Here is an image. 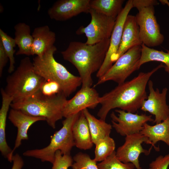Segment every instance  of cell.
I'll list each match as a JSON object with an SVG mask.
<instances>
[{"instance_id": "cell-35", "label": "cell", "mask_w": 169, "mask_h": 169, "mask_svg": "<svg viewBox=\"0 0 169 169\" xmlns=\"http://www.w3.org/2000/svg\"><path fill=\"white\" fill-rule=\"evenodd\" d=\"M12 162L13 165L11 169H21L24 165L22 158L17 153L13 155Z\"/></svg>"}, {"instance_id": "cell-21", "label": "cell", "mask_w": 169, "mask_h": 169, "mask_svg": "<svg viewBox=\"0 0 169 169\" xmlns=\"http://www.w3.org/2000/svg\"><path fill=\"white\" fill-rule=\"evenodd\" d=\"M140 132L147 137L152 143L150 149L153 147L156 151H159L160 148L155 145L160 141L164 142L169 147V118L154 125L145 123Z\"/></svg>"}, {"instance_id": "cell-19", "label": "cell", "mask_w": 169, "mask_h": 169, "mask_svg": "<svg viewBox=\"0 0 169 169\" xmlns=\"http://www.w3.org/2000/svg\"><path fill=\"white\" fill-rule=\"evenodd\" d=\"M2 103L0 110V151L2 155L10 162H12V150L8 146L6 138L5 130L7 117L9 107L13 102L12 98L1 89Z\"/></svg>"}, {"instance_id": "cell-25", "label": "cell", "mask_w": 169, "mask_h": 169, "mask_svg": "<svg viewBox=\"0 0 169 169\" xmlns=\"http://www.w3.org/2000/svg\"><path fill=\"white\" fill-rule=\"evenodd\" d=\"M123 0H90V8L109 17L116 18L123 8Z\"/></svg>"}, {"instance_id": "cell-31", "label": "cell", "mask_w": 169, "mask_h": 169, "mask_svg": "<svg viewBox=\"0 0 169 169\" xmlns=\"http://www.w3.org/2000/svg\"><path fill=\"white\" fill-rule=\"evenodd\" d=\"M39 90L43 95L48 96H52L61 92L59 85L51 80H45L41 85Z\"/></svg>"}, {"instance_id": "cell-3", "label": "cell", "mask_w": 169, "mask_h": 169, "mask_svg": "<svg viewBox=\"0 0 169 169\" xmlns=\"http://www.w3.org/2000/svg\"><path fill=\"white\" fill-rule=\"evenodd\" d=\"M66 98L61 92L48 96L43 95L39 90L22 102L12 103L10 107L28 115L45 118L48 125L55 129L56 122L63 117Z\"/></svg>"}, {"instance_id": "cell-24", "label": "cell", "mask_w": 169, "mask_h": 169, "mask_svg": "<svg viewBox=\"0 0 169 169\" xmlns=\"http://www.w3.org/2000/svg\"><path fill=\"white\" fill-rule=\"evenodd\" d=\"M141 51L139 67L145 63L151 61L161 62L164 64V70L169 75V51L167 52L148 47L144 44L141 45Z\"/></svg>"}, {"instance_id": "cell-6", "label": "cell", "mask_w": 169, "mask_h": 169, "mask_svg": "<svg viewBox=\"0 0 169 169\" xmlns=\"http://www.w3.org/2000/svg\"><path fill=\"white\" fill-rule=\"evenodd\" d=\"M80 112L69 116L62 121L63 126L51 136L49 145L40 149L28 150L23 152L24 156L34 157L42 162L54 163L55 154L59 150L63 155H70L73 147L75 146L72 128Z\"/></svg>"}, {"instance_id": "cell-9", "label": "cell", "mask_w": 169, "mask_h": 169, "mask_svg": "<svg viewBox=\"0 0 169 169\" xmlns=\"http://www.w3.org/2000/svg\"><path fill=\"white\" fill-rule=\"evenodd\" d=\"M155 13L154 7L151 6L142 9L135 16L142 44L149 48L161 45L164 38Z\"/></svg>"}, {"instance_id": "cell-15", "label": "cell", "mask_w": 169, "mask_h": 169, "mask_svg": "<svg viewBox=\"0 0 169 169\" xmlns=\"http://www.w3.org/2000/svg\"><path fill=\"white\" fill-rule=\"evenodd\" d=\"M90 0H59L49 9L48 13L52 19L64 21L79 14L89 13Z\"/></svg>"}, {"instance_id": "cell-11", "label": "cell", "mask_w": 169, "mask_h": 169, "mask_svg": "<svg viewBox=\"0 0 169 169\" xmlns=\"http://www.w3.org/2000/svg\"><path fill=\"white\" fill-rule=\"evenodd\" d=\"M143 143L152 146L148 138L140 132L126 136L124 143L116 152L117 157L124 163H132L136 169H142L139 160L140 155H148L151 151L143 148L141 144Z\"/></svg>"}, {"instance_id": "cell-5", "label": "cell", "mask_w": 169, "mask_h": 169, "mask_svg": "<svg viewBox=\"0 0 169 169\" xmlns=\"http://www.w3.org/2000/svg\"><path fill=\"white\" fill-rule=\"evenodd\" d=\"M45 80L35 71L28 57L21 60L17 69L6 79L4 90L13 99L12 103L26 100L38 91Z\"/></svg>"}, {"instance_id": "cell-16", "label": "cell", "mask_w": 169, "mask_h": 169, "mask_svg": "<svg viewBox=\"0 0 169 169\" xmlns=\"http://www.w3.org/2000/svg\"><path fill=\"white\" fill-rule=\"evenodd\" d=\"M8 119L18 130L14 146L12 149L13 155L15 150L21 145L22 141L28 139V131L30 127L38 121H46L45 118L28 115L13 108L9 111Z\"/></svg>"}, {"instance_id": "cell-38", "label": "cell", "mask_w": 169, "mask_h": 169, "mask_svg": "<svg viewBox=\"0 0 169 169\" xmlns=\"http://www.w3.org/2000/svg\"></svg>"}, {"instance_id": "cell-22", "label": "cell", "mask_w": 169, "mask_h": 169, "mask_svg": "<svg viewBox=\"0 0 169 169\" xmlns=\"http://www.w3.org/2000/svg\"><path fill=\"white\" fill-rule=\"evenodd\" d=\"M14 39L18 48L16 54L32 55L33 38L30 33V26L24 23H19L14 26Z\"/></svg>"}, {"instance_id": "cell-4", "label": "cell", "mask_w": 169, "mask_h": 169, "mask_svg": "<svg viewBox=\"0 0 169 169\" xmlns=\"http://www.w3.org/2000/svg\"><path fill=\"white\" fill-rule=\"evenodd\" d=\"M57 50L54 45L42 56L34 58L33 62L34 69L45 80L57 83L60 86L61 92L67 98L82 84L81 80L79 76L70 73L56 60L54 54Z\"/></svg>"}, {"instance_id": "cell-27", "label": "cell", "mask_w": 169, "mask_h": 169, "mask_svg": "<svg viewBox=\"0 0 169 169\" xmlns=\"http://www.w3.org/2000/svg\"><path fill=\"white\" fill-rule=\"evenodd\" d=\"M0 40L9 60V66L8 72L10 74L12 73L15 70V60L14 55L15 50L14 48L16 45L15 40L0 29Z\"/></svg>"}, {"instance_id": "cell-36", "label": "cell", "mask_w": 169, "mask_h": 169, "mask_svg": "<svg viewBox=\"0 0 169 169\" xmlns=\"http://www.w3.org/2000/svg\"><path fill=\"white\" fill-rule=\"evenodd\" d=\"M163 5H166L169 8V2L167 0H160L159 1Z\"/></svg>"}, {"instance_id": "cell-12", "label": "cell", "mask_w": 169, "mask_h": 169, "mask_svg": "<svg viewBox=\"0 0 169 169\" xmlns=\"http://www.w3.org/2000/svg\"><path fill=\"white\" fill-rule=\"evenodd\" d=\"M132 8V0H128L116 18L110 38L108 52L101 67L96 74V77L98 78L104 75L114 63V59L120 43L124 22Z\"/></svg>"}, {"instance_id": "cell-23", "label": "cell", "mask_w": 169, "mask_h": 169, "mask_svg": "<svg viewBox=\"0 0 169 169\" xmlns=\"http://www.w3.org/2000/svg\"><path fill=\"white\" fill-rule=\"evenodd\" d=\"M88 123L91 139L93 143L110 135L112 129V125L100 119H97L91 114L87 109L82 111Z\"/></svg>"}, {"instance_id": "cell-37", "label": "cell", "mask_w": 169, "mask_h": 169, "mask_svg": "<svg viewBox=\"0 0 169 169\" xmlns=\"http://www.w3.org/2000/svg\"><path fill=\"white\" fill-rule=\"evenodd\" d=\"M168 50V51H169V50Z\"/></svg>"}, {"instance_id": "cell-1", "label": "cell", "mask_w": 169, "mask_h": 169, "mask_svg": "<svg viewBox=\"0 0 169 169\" xmlns=\"http://www.w3.org/2000/svg\"><path fill=\"white\" fill-rule=\"evenodd\" d=\"M164 67L161 63L150 71L141 72L131 80L118 84L100 97L99 103L101 106L97 116L105 121L108 113L114 109L119 108L132 113L137 112L147 98L146 89L150 78L158 69Z\"/></svg>"}, {"instance_id": "cell-26", "label": "cell", "mask_w": 169, "mask_h": 169, "mask_svg": "<svg viewBox=\"0 0 169 169\" xmlns=\"http://www.w3.org/2000/svg\"><path fill=\"white\" fill-rule=\"evenodd\" d=\"M95 145L94 159L97 162L103 161L115 151V143L114 140L110 136L100 140Z\"/></svg>"}, {"instance_id": "cell-20", "label": "cell", "mask_w": 169, "mask_h": 169, "mask_svg": "<svg viewBox=\"0 0 169 169\" xmlns=\"http://www.w3.org/2000/svg\"><path fill=\"white\" fill-rule=\"evenodd\" d=\"M72 133L75 146L81 150L92 148L93 143L87 120L81 111L74 123Z\"/></svg>"}, {"instance_id": "cell-7", "label": "cell", "mask_w": 169, "mask_h": 169, "mask_svg": "<svg viewBox=\"0 0 169 169\" xmlns=\"http://www.w3.org/2000/svg\"><path fill=\"white\" fill-rule=\"evenodd\" d=\"M141 45L134 46L121 56L95 84L97 86L108 81L118 84L125 81L133 73L139 69Z\"/></svg>"}, {"instance_id": "cell-32", "label": "cell", "mask_w": 169, "mask_h": 169, "mask_svg": "<svg viewBox=\"0 0 169 169\" xmlns=\"http://www.w3.org/2000/svg\"><path fill=\"white\" fill-rule=\"evenodd\" d=\"M169 166V154L160 155L152 161L147 169H167Z\"/></svg>"}, {"instance_id": "cell-2", "label": "cell", "mask_w": 169, "mask_h": 169, "mask_svg": "<svg viewBox=\"0 0 169 169\" xmlns=\"http://www.w3.org/2000/svg\"><path fill=\"white\" fill-rule=\"evenodd\" d=\"M110 43V38L93 45L72 41L65 50L61 52L64 59L71 63L77 70L82 87H91L93 82L92 75L101 67Z\"/></svg>"}, {"instance_id": "cell-28", "label": "cell", "mask_w": 169, "mask_h": 169, "mask_svg": "<svg viewBox=\"0 0 169 169\" xmlns=\"http://www.w3.org/2000/svg\"><path fill=\"white\" fill-rule=\"evenodd\" d=\"M97 165L99 169H134L135 168L132 163H124L120 161L116 156L115 151Z\"/></svg>"}, {"instance_id": "cell-30", "label": "cell", "mask_w": 169, "mask_h": 169, "mask_svg": "<svg viewBox=\"0 0 169 169\" xmlns=\"http://www.w3.org/2000/svg\"><path fill=\"white\" fill-rule=\"evenodd\" d=\"M73 161V158L70 155H63L59 150H58L55 153L51 169H68L71 166Z\"/></svg>"}, {"instance_id": "cell-34", "label": "cell", "mask_w": 169, "mask_h": 169, "mask_svg": "<svg viewBox=\"0 0 169 169\" xmlns=\"http://www.w3.org/2000/svg\"><path fill=\"white\" fill-rule=\"evenodd\" d=\"M9 59L2 42L0 40V76H2L3 68Z\"/></svg>"}, {"instance_id": "cell-13", "label": "cell", "mask_w": 169, "mask_h": 169, "mask_svg": "<svg viewBox=\"0 0 169 169\" xmlns=\"http://www.w3.org/2000/svg\"><path fill=\"white\" fill-rule=\"evenodd\" d=\"M149 94L143 102L140 109L155 116L153 123L158 124L169 118V106L166 102L168 89L164 88L160 92L158 88L155 90L153 82L150 80L148 83Z\"/></svg>"}, {"instance_id": "cell-8", "label": "cell", "mask_w": 169, "mask_h": 169, "mask_svg": "<svg viewBox=\"0 0 169 169\" xmlns=\"http://www.w3.org/2000/svg\"><path fill=\"white\" fill-rule=\"evenodd\" d=\"M89 13L91 16L90 23L85 27L81 26L76 31V34H85L87 38L85 43L89 45L110 38L116 18L108 16L91 8Z\"/></svg>"}, {"instance_id": "cell-14", "label": "cell", "mask_w": 169, "mask_h": 169, "mask_svg": "<svg viewBox=\"0 0 169 169\" xmlns=\"http://www.w3.org/2000/svg\"><path fill=\"white\" fill-rule=\"evenodd\" d=\"M100 97L94 88L82 87L72 98L67 100L63 111V117L66 118L85 109H94L100 104Z\"/></svg>"}, {"instance_id": "cell-29", "label": "cell", "mask_w": 169, "mask_h": 169, "mask_svg": "<svg viewBox=\"0 0 169 169\" xmlns=\"http://www.w3.org/2000/svg\"><path fill=\"white\" fill-rule=\"evenodd\" d=\"M74 162L71 166L72 169H99L94 159L88 154L79 152L73 158Z\"/></svg>"}, {"instance_id": "cell-10", "label": "cell", "mask_w": 169, "mask_h": 169, "mask_svg": "<svg viewBox=\"0 0 169 169\" xmlns=\"http://www.w3.org/2000/svg\"><path fill=\"white\" fill-rule=\"evenodd\" d=\"M115 111L118 113L117 116L113 112L110 114L112 126L122 136L140 132L145 123L149 121L153 122L154 120L151 115H139L120 109L116 110Z\"/></svg>"}, {"instance_id": "cell-33", "label": "cell", "mask_w": 169, "mask_h": 169, "mask_svg": "<svg viewBox=\"0 0 169 169\" xmlns=\"http://www.w3.org/2000/svg\"><path fill=\"white\" fill-rule=\"evenodd\" d=\"M133 8H136L138 11L150 6L157 5L158 3L156 0H132Z\"/></svg>"}, {"instance_id": "cell-18", "label": "cell", "mask_w": 169, "mask_h": 169, "mask_svg": "<svg viewBox=\"0 0 169 169\" xmlns=\"http://www.w3.org/2000/svg\"><path fill=\"white\" fill-rule=\"evenodd\" d=\"M32 35L33 38L32 55H36L41 57L54 45L55 34L47 25L35 28Z\"/></svg>"}, {"instance_id": "cell-17", "label": "cell", "mask_w": 169, "mask_h": 169, "mask_svg": "<svg viewBox=\"0 0 169 169\" xmlns=\"http://www.w3.org/2000/svg\"><path fill=\"white\" fill-rule=\"evenodd\" d=\"M142 44L136 17L128 14L124 23L121 42L114 59V63L128 50Z\"/></svg>"}]
</instances>
